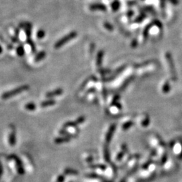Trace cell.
Here are the masks:
<instances>
[{"label": "cell", "mask_w": 182, "mask_h": 182, "mask_svg": "<svg viewBox=\"0 0 182 182\" xmlns=\"http://www.w3.org/2000/svg\"><path fill=\"white\" fill-rule=\"evenodd\" d=\"M29 88H30L29 86H28V85L20 86H19V87L16 88H14V89H13L12 90L8 91V92H6L3 93V94L1 95V98L2 99H4V100L10 99V98H12V97L15 96V95L20 94V93L24 92V91H26V90H28Z\"/></svg>", "instance_id": "obj_1"}, {"label": "cell", "mask_w": 182, "mask_h": 182, "mask_svg": "<svg viewBox=\"0 0 182 182\" xmlns=\"http://www.w3.org/2000/svg\"><path fill=\"white\" fill-rule=\"evenodd\" d=\"M77 36H78V33L76 32V31H72V32H70L69 34L66 35V36L63 37L61 39L58 40V41L55 43L54 47L55 49H57L61 48V47L65 45L66 43H68V42H70V41H72V40L76 38Z\"/></svg>", "instance_id": "obj_2"}, {"label": "cell", "mask_w": 182, "mask_h": 182, "mask_svg": "<svg viewBox=\"0 0 182 182\" xmlns=\"http://www.w3.org/2000/svg\"><path fill=\"white\" fill-rule=\"evenodd\" d=\"M9 159H13L15 161L16 165L17 171L18 172V174L20 175L24 174V169L23 166V163H22L21 160L20 159L19 157H18L17 156H16V155L14 154H12L9 157Z\"/></svg>", "instance_id": "obj_3"}, {"label": "cell", "mask_w": 182, "mask_h": 182, "mask_svg": "<svg viewBox=\"0 0 182 182\" xmlns=\"http://www.w3.org/2000/svg\"><path fill=\"white\" fill-rule=\"evenodd\" d=\"M11 132L9 135V144L11 146H14L16 143V130L13 126H11Z\"/></svg>", "instance_id": "obj_4"}, {"label": "cell", "mask_w": 182, "mask_h": 182, "mask_svg": "<svg viewBox=\"0 0 182 182\" xmlns=\"http://www.w3.org/2000/svg\"><path fill=\"white\" fill-rule=\"evenodd\" d=\"M63 90L62 88H57L56 90H54L53 91H51V92H48L47 93H46L45 96L47 98H52V97L59 96V95H61L63 94Z\"/></svg>", "instance_id": "obj_5"}, {"label": "cell", "mask_w": 182, "mask_h": 182, "mask_svg": "<svg viewBox=\"0 0 182 182\" xmlns=\"http://www.w3.org/2000/svg\"><path fill=\"white\" fill-rule=\"evenodd\" d=\"M90 10L92 11H96V10H99V11H106L107 8L106 6L104 5V4H92V5L90 6Z\"/></svg>", "instance_id": "obj_6"}, {"label": "cell", "mask_w": 182, "mask_h": 182, "mask_svg": "<svg viewBox=\"0 0 182 182\" xmlns=\"http://www.w3.org/2000/svg\"><path fill=\"white\" fill-rule=\"evenodd\" d=\"M71 140V137H69L67 136H63L61 137H58L55 139V144H63L66 142H68Z\"/></svg>", "instance_id": "obj_7"}, {"label": "cell", "mask_w": 182, "mask_h": 182, "mask_svg": "<svg viewBox=\"0 0 182 182\" xmlns=\"http://www.w3.org/2000/svg\"><path fill=\"white\" fill-rule=\"evenodd\" d=\"M46 57V52L45 51H40L39 53H37V54L35 55V62H39V61H41V60H43V59L45 58V57Z\"/></svg>", "instance_id": "obj_8"}, {"label": "cell", "mask_w": 182, "mask_h": 182, "mask_svg": "<svg viewBox=\"0 0 182 182\" xmlns=\"http://www.w3.org/2000/svg\"><path fill=\"white\" fill-rule=\"evenodd\" d=\"M55 103H56V102H55V101H54V100L49 99V100H47V101L42 102V103H41V106L42 107H50V106L54 105H55Z\"/></svg>", "instance_id": "obj_9"}, {"label": "cell", "mask_w": 182, "mask_h": 182, "mask_svg": "<svg viewBox=\"0 0 182 182\" xmlns=\"http://www.w3.org/2000/svg\"><path fill=\"white\" fill-rule=\"evenodd\" d=\"M78 126V123L77 122L75 121H68L66 122V123H65L63 125V129H66V128H75V127H77Z\"/></svg>", "instance_id": "obj_10"}, {"label": "cell", "mask_w": 182, "mask_h": 182, "mask_svg": "<svg viewBox=\"0 0 182 182\" xmlns=\"http://www.w3.org/2000/svg\"><path fill=\"white\" fill-rule=\"evenodd\" d=\"M104 53L103 51H100L97 53V66H100L101 65L102 63V59H103Z\"/></svg>", "instance_id": "obj_11"}, {"label": "cell", "mask_w": 182, "mask_h": 182, "mask_svg": "<svg viewBox=\"0 0 182 182\" xmlns=\"http://www.w3.org/2000/svg\"><path fill=\"white\" fill-rule=\"evenodd\" d=\"M16 53L19 57H23L25 54V49H24V47L22 45H20L18 46L16 48Z\"/></svg>", "instance_id": "obj_12"}, {"label": "cell", "mask_w": 182, "mask_h": 182, "mask_svg": "<svg viewBox=\"0 0 182 182\" xmlns=\"http://www.w3.org/2000/svg\"><path fill=\"white\" fill-rule=\"evenodd\" d=\"M64 174L66 175H76L78 174V172L76 170L73 169L71 168H66L64 170Z\"/></svg>", "instance_id": "obj_13"}, {"label": "cell", "mask_w": 182, "mask_h": 182, "mask_svg": "<svg viewBox=\"0 0 182 182\" xmlns=\"http://www.w3.org/2000/svg\"><path fill=\"white\" fill-rule=\"evenodd\" d=\"M20 27L23 28V29H32V24L30 23H22L20 24Z\"/></svg>", "instance_id": "obj_14"}, {"label": "cell", "mask_w": 182, "mask_h": 182, "mask_svg": "<svg viewBox=\"0 0 182 182\" xmlns=\"http://www.w3.org/2000/svg\"><path fill=\"white\" fill-rule=\"evenodd\" d=\"M24 107H25L26 109L28 111H35V109H36L37 106L35 103H29L26 104L25 106H24Z\"/></svg>", "instance_id": "obj_15"}, {"label": "cell", "mask_w": 182, "mask_h": 182, "mask_svg": "<svg viewBox=\"0 0 182 182\" xmlns=\"http://www.w3.org/2000/svg\"><path fill=\"white\" fill-rule=\"evenodd\" d=\"M26 42H27V43L30 46V48H31V49H32V51L33 53L36 52V46H35V43L32 41V40L31 39V38L26 39Z\"/></svg>", "instance_id": "obj_16"}, {"label": "cell", "mask_w": 182, "mask_h": 182, "mask_svg": "<svg viewBox=\"0 0 182 182\" xmlns=\"http://www.w3.org/2000/svg\"><path fill=\"white\" fill-rule=\"evenodd\" d=\"M45 31L43 29H40L37 31V37L38 39H43L45 37Z\"/></svg>", "instance_id": "obj_17"}, {"label": "cell", "mask_w": 182, "mask_h": 182, "mask_svg": "<svg viewBox=\"0 0 182 182\" xmlns=\"http://www.w3.org/2000/svg\"><path fill=\"white\" fill-rule=\"evenodd\" d=\"M119 7H120V4H119L118 0L114 1L111 4V8H112V10L114 11V12H115V11H117V10H118Z\"/></svg>", "instance_id": "obj_18"}, {"label": "cell", "mask_w": 182, "mask_h": 182, "mask_svg": "<svg viewBox=\"0 0 182 182\" xmlns=\"http://www.w3.org/2000/svg\"><path fill=\"white\" fill-rule=\"evenodd\" d=\"M146 18V14H141L140 16H138L136 19H135V23H141L142 21Z\"/></svg>", "instance_id": "obj_19"}, {"label": "cell", "mask_w": 182, "mask_h": 182, "mask_svg": "<svg viewBox=\"0 0 182 182\" xmlns=\"http://www.w3.org/2000/svg\"><path fill=\"white\" fill-rule=\"evenodd\" d=\"M150 27H151V24H150V25H148V26H146V27L145 28V29L144 30L143 36H144V39H146V37H148V31H149Z\"/></svg>", "instance_id": "obj_20"}, {"label": "cell", "mask_w": 182, "mask_h": 182, "mask_svg": "<svg viewBox=\"0 0 182 182\" xmlns=\"http://www.w3.org/2000/svg\"><path fill=\"white\" fill-rule=\"evenodd\" d=\"M103 26L104 27H105L106 29H107L108 30H113V29H114V27H113L111 24H110L109 23H105L103 24Z\"/></svg>", "instance_id": "obj_21"}, {"label": "cell", "mask_w": 182, "mask_h": 182, "mask_svg": "<svg viewBox=\"0 0 182 182\" xmlns=\"http://www.w3.org/2000/svg\"><path fill=\"white\" fill-rule=\"evenodd\" d=\"M84 121H85V117H83V116H81V117H78V118L76 120V121L77 122V123H78V125L84 123Z\"/></svg>", "instance_id": "obj_22"}, {"label": "cell", "mask_w": 182, "mask_h": 182, "mask_svg": "<svg viewBox=\"0 0 182 182\" xmlns=\"http://www.w3.org/2000/svg\"><path fill=\"white\" fill-rule=\"evenodd\" d=\"M65 180V177L63 175H59L56 179V182H63Z\"/></svg>", "instance_id": "obj_23"}, {"label": "cell", "mask_w": 182, "mask_h": 182, "mask_svg": "<svg viewBox=\"0 0 182 182\" xmlns=\"http://www.w3.org/2000/svg\"><path fill=\"white\" fill-rule=\"evenodd\" d=\"M152 24H156V25L158 26V27H159V28L162 27V24L160 23L159 20H154V22H153Z\"/></svg>", "instance_id": "obj_24"}, {"label": "cell", "mask_w": 182, "mask_h": 182, "mask_svg": "<svg viewBox=\"0 0 182 182\" xmlns=\"http://www.w3.org/2000/svg\"><path fill=\"white\" fill-rule=\"evenodd\" d=\"M2 174H3V167H2V165L0 163V177H1Z\"/></svg>", "instance_id": "obj_25"}, {"label": "cell", "mask_w": 182, "mask_h": 182, "mask_svg": "<svg viewBox=\"0 0 182 182\" xmlns=\"http://www.w3.org/2000/svg\"><path fill=\"white\" fill-rule=\"evenodd\" d=\"M128 14V17H132V16L133 14H134V12H133L131 10V11H130L129 12H128V14Z\"/></svg>", "instance_id": "obj_26"}, {"label": "cell", "mask_w": 182, "mask_h": 182, "mask_svg": "<svg viewBox=\"0 0 182 182\" xmlns=\"http://www.w3.org/2000/svg\"><path fill=\"white\" fill-rule=\"evenodd\" d=\"M169 1L171 2V3L174 4H178V0H169Z\"/></svg>", "instance_id": "obj_27"}, {"label": "cell", "mask_w": 182, "mask_h": 182, "mask_svg": "<svg viewBox=\"0 0 182 182\" xmlns=\"http://www.w3.org/2000/svg\"><path fill=\"white\" fill-rule=\"evenodd\" d=\"M2 52H3V48H2V47L0 45V54H1Z\"/></svg>", "instance_id": "obj_28"}]
</instances>
